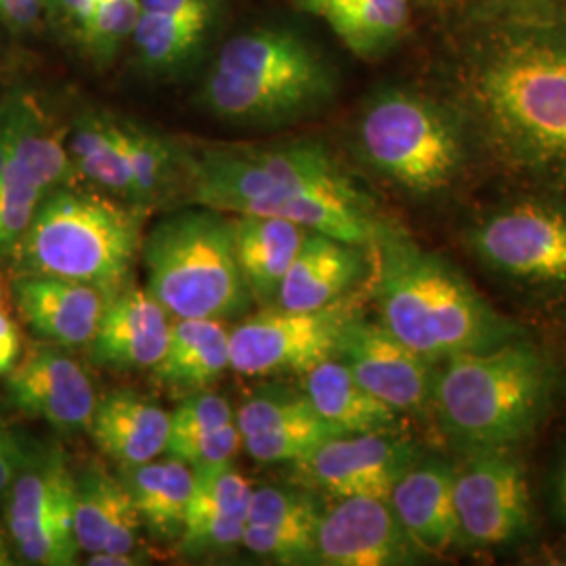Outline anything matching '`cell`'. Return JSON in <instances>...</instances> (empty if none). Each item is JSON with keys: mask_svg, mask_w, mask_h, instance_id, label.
I'll use <instances>...</instances> for the list:
<instances>
[{"mask_svg": "<svg viewBox=\"0 0 566 566\" xmlns=\"http://www.w3.org/2000/svg\"><path fill=\"white\" fill-rule=\"evenodd\" d=\"M447 95L483 160L521 185L566 191V7L470 21Z\"/></svg>", "mask_w": 566, "mask_h": 566, "instance_id": "cell-1", "label": "cell"}, {"mask_svg": "<svg viewBox=\"0 0 566 566\" xmlns=\"http://www.w3.org/2000/svg\"><path fill=\"white\" fill-rule=\"evenodd\" d=\"M196 206L227 214H263L343 242L374 240L382 212L324 143L212 147L189 163Z\"/></svg>", "mask_w": 566, "mask_h": 566, "instance_id": "cell-2", "label": "cell"}, {"mask_svg": "<svg viewBox=\"0 0 566 566\" xmlns=\"http://www.w3.org/2000/svg\"><path fill=\"white\" fill-rule=\"evenodd\" d=\"M380 324L432 364L481 353L531 329L489 303L455 264L388 217L369 243Z\"/></svg>", "mask_w": 566, "mask_h": 566, "instance_id": "cell-3", "label": "cell"}, {"mask_svg": "<svg viewBox=\"0 0 566 566\" xmlns=\"http://www.w3.org/2000/svg\"><path fill=\"white\" fill-rule=\"evenodd\" d=\"M565 395L558 353L528 332L437 364L430 420L458 453L523 449L546 428Z\"/></svg>", "mask_w": 566, "mask_h": 566, "instance_id": "cell-4", "label": "cell"}, {"mask_svg": "<svg viewBox=\"0 0 566 566\" xmlns=\"http://www.w3.org/2000/svg\"><path fill=\"white\" fill-rule=\"evenodd\" d=\"M359 160L413 202L451 200L483 160L462 107L449 95L385 86L355 124Z\"/></svg>", "mask_w": 566, "mask_h": 566, "instance_id": "cell-5", "label": "cell"}, {"mask_svg": "<svg viewBox=\"0 0 566 566\" xmlns=\"http://www.w3.org/2000/svg\"><path fill=\"white\" fill-rule=\"evenodd\" d=\"M455 242L486 282L526 313L566 315V191L521 185L468 212Z\"/></svg>", "mask_w": 566, "mask_h": 566, "instance_id": "cell-6", "label": "cell"}, {"mask_svg": "<svg viewBox=\"0 0 566 566\" xmlns=\"http://www.w3.org/2000/svg\"><path fill=\"white\" fill-rule=\"evenodd\" d=\"M334 95V70L311 42L294 30L256 28L224 42L200 102L227 124L275 128L319 114Z\"/></svg>", "mask_w": 566, "mask_h": 566, "instance_id": "cell-7", "label": "cell"}, {"mask_svg": "<svg viewBox=\"0 0 566 566\" xmlns=\"http://www.w3.org/2000/svg\"><path fill=\"white\" fill-rule=\"evenodd\" d=\"M143 206L81 191H49L11 256L20 275H49L93 285L109 301L142 254Z\"/></svg>", "mask_w": 566, "mask_h": 566, "instance_id": "cell-8", "label": "cell"}, {"mask_svg": "<svg viewBox=\"0 0 566 566\" xmlns=\"http://www.w3.org/2000/svg\"><path fill=\"white\" fill-rule=\"evenodd\" d=\"M145 290L172 319H238L254 303L235 256L231 214L185 208L143 238Z\"/></svg>", "mask_w": 566, "mask_h": 566, "instance_id": "cell-9", "label": "cell"}, {"mask_svg": "<svg viewBox=\"0 0 566 566\" xmlns=\"http://www.w3.org/2000/svg\"><path fill=\"white\" fill-rule=\"evenodd\" d=\"M460 458L453 479L458 552L502 554L531 546L539 523L521 449H479Z\"/></svg>", "mask_w": 566, "mask_h": 566, "instance_id": "cell-10", "label": "cell"}, {"mask_svg": "<svg viewBox=\"0 0 566 566\" xmlns=\"http://www.w3.org/2000/svg\"><path fill=\"white\" fill-rule=\"evenodd\" d=\"M359 304V294L353 292L317 311L266 306L229 332L231 369L240 376H306L336 357L344 324Z\"/></svg>", "mask_w": 566, "mask_h": 566, "instance_id": "cell-11", "label": "cell"}, {"mask_svg": "<svg viewBox=\"0 0 566 566\" xmlns=\"http://www.w3.org/2000/svg\"><path fill=\"white\" fill-rule=\"evenodd\" d=\"M74 470L60 447L30 455L9 489L11 544L30 565L72 566L81 556L74 535Z\"/></svg>", "mask_w": 566, "mask_h": 566, "instance_id": "cell-12", "label": "cell"}, {"mask_svg": "<svg viewBox=\"0 0 566 566\" xmlns=\"http://www.w3.org/2000/svg\"><path fill=\"white\" fill-rule=\"evenodd\" d=\"M424 453L418 441L397 432L340 434L317 447L296 468V481L332 500L382 497Z\"/></svg>", "mask_w": 566, "mask_h": 566, "instance_id": "cell-13", "label": "cell"}, {"mask_svg": "<svg viewBox=\"0 0 566 566\" xmlns=\"http://www.w3.org/2000/svg\"><path fill=\"white\" fill-rule=\"evenodd\" d=\"M336 359L401 416L430 418L437 364L401 343L380 322L367 319L361 308L346 319Z\"/></svg>", "mask_w": 566, "mask_h": 566, "instance_id": "cell-14", "label": "cell"}, {"mask_svg": "<svg viewBox=\"0 0 566 566\" xmlns=\"http://www.w3.org/2000/svg\"><path fill=\"white\" fill-rule=\"evenodd\" d=\"M430 558L382 497H344L325 507L317 528V565L409 566Z\"/></svg>", "mask_w": 566, "mask_h": 566, "instance_id": "cell-15", "label": "cell"}, {"mask_svg": "<svg viewBox=\"0 0 566 566\" xmlns=\"http://www.w3.org/2000/svg\"><path fill=\"white\" fill-rule=\"evenodd\" d=\"M4 388L18 411L41 418L63 434L88 430L97 405L82 365L55 344L34 346L7 374Z\"/></svg>", "mask_w": 566, "mask_h": 566, "instance_id": "cell-16", "label": "cell"}, {"mask_svg": "<svg viewBox=\"0 0 566 566\" xmlns=\"http://www.w3.org/2000/svg\"><path fill=\"white\" fill-rule=\"evenodd\" d=\"M235 424L248 455L259 464H298L325 441L344 434L325 422L304 390L271 388L235 411Z\"/></svg>", "mask_w": 566, "mask_h": 566, "instance_id": "cell-17", "label": "cell"}, {"mask_svg": "<svg viewBox=\"0 0 566 566\" xmlns=\"http://www.w3.org/2000/svg\"><path fill=\"white\" fill-rule=\"evenodd\" d=\"M319 493L304 485L252 486L242 546L275 565H317Z\"/></svg>", "mask_w": 566, "mask_h": 566, "instance_id": "cell-18", "label": "cell"}, {"mask_svg": "<svg viewBox=\"0 0 566 566\" xmlns=\"http://www.w3.org/2000/svg\"><path fill=\"white\" fill-rule=\"evenodd\" d=\"M453 479L455 460L424 449L388 495L399 523L428 558L458 552Z\"/></svg>", "mask_w": 566, "mask_h": 566, "instance_id": "cell-19", "label": "cell"}, {"mask_svg": "<svg viewBox=\"0 0 566 566\" xmlns=\"http://www.w3.org/2000/svg\"><path fill=\"white\" fill-rule=\"evenodd\" d=\"M371 273L369 248L306 231L296 259L290 264L275 306L317 311L350 296Z\"/></svg>", "mask_w": 566, "mask_h": 566, "instance_id": "cell-20", "label": "cell"}, {"mask_svg": "<svg viewBox=\"0 0 566 566\" xmlns=\"http://www.w3.org/2000/svg\"><path fill=\"white\" fill-rule=\"evenodd\" d=\"M172 317L145 287L112 296L91 346L93 359L114 369H154L168 348Z\"/></svg>", "mask_w": 566, "mask_h": 566, "instance_id": "cell-21", "label": "cell"}, {"mask_svg": "<svg viewBox=\"0 0 566 566\" xmlns=\"http://www.w3.org/2000/svg\"><path fill=\"white\" fill-rule=\"evenodd\" d=\"M252 485L231 465L198 472L185 514L179 552L206 558L242 546Z\"/></svg>", "mask_w": 566, "mask_h": 566, "instance_id": "cell-22", "label": "cell"}, {"mask_svg": "<svg viewBox=\"0 0 566 566\" xmlns=\"http://www.w3.org/2000/svg\"><path fill=\"white\" fill-rule=\"evenodd\" d=\"M13 296L23 322L61 348L88 346L107 304L93 285L49 275H20Z\"/></svg>", "mask_w": 566, "mask_h": 566, "instance_id": "cell-23", "label": "cell"}, {"mask_svg": "<svg viewBox=\"0 0 566 566\" xmlns=\"http://www.w3.org/2000/svg\"><path fill=\"white\" fill-rule=\"evenodd\" d=\"M74 535L81 552L86 556L135 552L142 516L120 476L91 460L74 472Z\"/></svg>", "mask_w": 566, "mask_h": 566, "instance_id": "cell-24", "label": "cell"}, {"mask_svg": "<svg viewBox=\"0 0 566 566\" xmlns=\"http://www.w3.org/2000/svg\"><path fill=\"white\" fill-rule=\"evenodd\" d=\"M224 0H196L172 11H142L130 41L143 70L172 76L200 55L221 20Z\"/></svg>", "mask_w": 566, "mask_h": 566, "instance_id": "cell-25", "label": "cell"}, {"mask_svg": "<svg viewBox=\"0 0 566 566\" xmlns=\"http://www.w3.org/2000/svg\"><path fill=\"white\" fill-rule=\"evenodd\" d=\"M170 413L135 392H114L95 405L88 432L103 455L118 465H139L166 453Z\"/></svg>", "mask_w": 566, "mask_h": 566, "instance_id": "cell-26", "label": "cell"}, {"mask_svg": "<svg viewBox=\"0 0 566 566\" xmlns=\"http://www.w3.org/2000/svg\"><path fill=\"white\" fill-rule=\"evenodd\" d=\"M240 446L233 407L210 390L185 395L170 413L166 455L189 465L196 474L233 464Z\"/></svg>", "mask_w": 566, "mask_h": 566, "instance_id": "cell-27", "label": "cell"}, {"mask_svg": "<svg viewBox=\"0 0 566 566\" xmlns=\"http://www.w3.org/2000/svg\"><path fill=\"white\" fill-rule=\"evenodd\" d=\"M231 221L235 256L252 301L275 306L283 277L308 229L263 214H231Z\"/></svg>", "mask_w": 566, "mask_h": 566, "instance_id": "cell-28", "label": "cell"}, {"mask_svg": "<svg viewBox=\"0 0 566 566\" xmlns=\"http://www.w3.org/2000/svg\"><path fill=\"white\" fill-rule=\"evenodd\" d=\"M324 21L359 60H380L403 41L411 0H294Z\"/></svg>", "mask_w": 566, "mask_h": 566, "instance_id": "cell-29", "label": "cell"}, {"mask_svg": "<svg viewBox=\"0 0 566 566\" xmlns=\"http://www.w3.org/2000/svg\"><path fill=\"white\" fill-rule=\"evenodd\" d=\"M231 369L229 332L217 319H172L170 340L151 369L160 385L185 395L210 390Z\"/></svg>", "mask_w": 566, "mask_h": 566, "instance_id": "cell-30", "label": "cell"}, {"mask_svg": "<svg viewBox=\"0 0 566 566\" xmlns=\"http://www.w3.org/2000/svg\"><path fill=\"white\" fill-rule=\"evenodd\" d=\"M303 390L325 422L344 434L401 430L403 416L359 385L336 357L311 369L304 376Z\"/></svg>", "mask_w": 566, "mask_h": 566, "instance_id": "cell-31", "label": "cell"}, {"mask_svg": "<svg viewBox=\"0 0 566 566\" xmlns=\"http://www.w3.org/2000/svg\"><path fill=\"white\" fill-rule=\"evenodd\" d=\"M142 523L160 542H179L187 506L196 486V472L175 458L139 465H118Z\"/></svg>", "mask_w": 566, "mask_h": 566, "instance_id": "cell-32", "label": "cell"}, {"mask_svg": "<svg viewBox=\"0 0 566 566\" xmlns=\"http://www.w3.org/2000/svg\"><path fill=\"white\" fill-rule=\"evenodd\" d=\"M0 124L18 156L30 166L46 191L74 185L81 177L67 154L63 135L32 97H9L0 105Z\"/></svg>", "mask_w": 566, "mask_h": 566, "instance_id": "cell-33", "label": "cell"}, {"mask_svg": "<svg viewBox=\"0 0 566 566\" xmlns=\"http://www.w3.org/2000/svg\"><path fill=\"white\" fill-rule=\"evenodd\" d=\"M65 145L78 175L124 202H135V182L122 139L120 118L86 112L74 120Z\"/></svg>", "mask_w": 566, "mask_h": 566, "instance_id": "cell-34", "label": "cell"}, {"mask_svg": "<svg viewBox=\"0 0 566 566\" xmlns=\"http://www.w3.org/2000/svg\"><path fill=\"white\" fill-rule=\"evenodd\" d=\"M46 193L49 191L18 156L0 124V259L11 261Z\"/></svg>", "mask_w": 566, "mask_h": 566, "instance_id": "cell-35", "label": "cell"}, {"mask_svg": "<svg viewBox=\"0 0 566 566\" xmlns=\"http://www.w3.org/2000/svg\"><path fill=\"white\" fill-rule=\"evenodd\" d=\"M122 139L135 182V202H158L177 175V151L158 133L137 122L120 118Z\"/></svg>", "mask_w": 566, "mask_h": 566, "instance_id": "cell-36", "label": "cell"}, {"mask_svg": "<svg viewBox=\"0 0 566 566\" xmlns=\"http://www.w3.org/2000/svg\"><path fill=\"white\" fill-rule=\"evenodd\" d=\"M142 4L143 0H97L93 15L78 34L93 60L107 63L124 42L130 41Z\"/></svg>", "mask_w": 566, "mask_h": 566, "instance_id": "cell-37", "label": "cell"}, {"mask_svg": "<svg viewBox=\"0 0 566 566\" xmlns=\"http://www.w3.org/2000/svg\"><path fill=\"white\" fill-rule=\"evenodd\" d=\"M544 502L549 521L566 535V432L554 447L544 474Z\"/></svg>", "mask_w": 566, "mask_h": 566, "instance_id": "cell-38", "label": "cell"}, {"mask_svg": "<svg viewBox=\"0 0 566 566\" xmlns=\"http://www.w3.org/2000/svg\"><path fill=\"white\" fill-rule=\"evenodd\" d=\"M468 21L493 20L565 9L566 0H462Z\"/></svg>", "mask_w": 566, "mask_h": 566, "instance_id": "cell-39", "label": "cell"}, {"mask_svg": "<svg viewBox=\"0 0 566 566\" xmlns=\"http://www.w3.org/2000/svg\"><path fill=\"white\" fill-rule=\"evenodd\" d=\"M28 458H30V453L23 449L20 439L13 437L2 426L0 428V497L15 483Z\"/></svg>", "mask_w": 566, "mask_h": 566, "instance_id": "cell-40", "label": "cell"}, {"mask_svg": "<svg viewBox=\"0 0 566 566\" xmlns=\"http://www.w3.org/2000/svg\"><path fill=\"white\" fill-rule=\"evenodd\" d=\"M20 355V327L4 311H0V376H7L18 365Z\"/></svg>", "mask_w": 566, "mask_h": 566, "instance_id": "cell-41", "label": "cell"}, {"mask_svg": "<svg viewBox=\"0 0 566 566\" xmlns=\"http://www.w3.org/2000/svg\"><path fill=\"white\" fill-rule=\"evenodd\" d=\"M42 0H0V20L13 28L32 25L41 13Z\"/></svg>", "mask_w": 566, "mask_h": 566, "instance_id": "cell-42", "label": "cell"}, {"mask_svg": "<svg viewBox=\"0 0 566 566\" xmlns=\"http://www.w3.org/2000/svg\"><path fill=\"white\" fill-rule=\"evenodd\" d=\"M57 4H60L61 15L74 28L78 36L88 18L93 15L97 0H57Z\"/></svg>", "mask_w": 566, "mask_h": 566, "instance_id": "cell-43", "label": "cell"}, {"mask_svg": "<svg viewBox=\"0 0 566 566\" xmlns=\"http://www.w3.org/2000/svg\"><path fill=\"white\" fill-rule=\"evenodd\" d=\"M145 556L135 552H124V554H88L86 565L91 566H133L143 565Z\"/></svg>", "mask_w": 566, "mask_h": 566, "instance_id": "cell-44", "label": "cell"}, {"mask_svg": "<svg viewBox=\"0 0 566 566\" xmlns=\"http://www.w3.org/2000/svg\"><path fill=\"white\" fill-rule=\"evenodd\" d=\"M15 565L13 556H11V544L7 539V535L0 531V566Z\"/></svg>", "mask_w": 566, "mask_h": 566, "instance_id": "cell-45", "label": "cell"}, {"mask_svg": "<svg viewBox=\"0 0 566 566\" xmlns=\"http://www.w3.org/2000/svg\"><path fill=\"white\" fill-rule=\"evenodd\" d=\"M556 324L560 327V338H563V343H560V350H556V353H558V357H560V361H563V367H565L566 371V315L563 319H558Z\"/></svg>", "mask_w": 566, "mask_h": 566, "instance_id": "cell-46", "label": "cell"}, {"mask_svg": "<svg viewBox=\"0 0 566 566\" xmlns=\"http://www.w3.org/2000/svg\"><path fill=\"white\" fill-rule=\"evenodd\" d=\"M0 311H2V287H0Z\"/></svg>", "mask_w": 566, "mask_h": 566, "instance_id": "cell-47", "label": "cell"}, {"mask_svg": "<svg viewBox=\"0 0 566 566\" xmlns=\"http://www.w3.org/2000/svg\"><path fill=\"white\" fill-rule=\"evenodd\" d=\"M430 2H453V0H430Z\"/></svg>", "mask_w": 566, "mask_h": 566, "instance_id": "cell-48", "label": "cell"}, {"mask_svg": "<svg viewBox=\"0 0 566 566\" xmlns=\"http://www.w3.org/2000/svg\"><path fill=\"white\" fill-rule=\"evenodd\" d=\"M0 428H2V424H0Z\"/></svg>", "mask_w": 566, "mask_h": 566, "instance_id": "cell-49", "label": "cell"}]
</instances>
